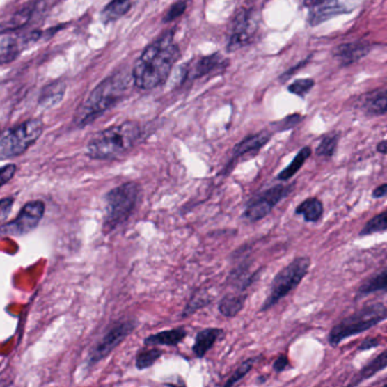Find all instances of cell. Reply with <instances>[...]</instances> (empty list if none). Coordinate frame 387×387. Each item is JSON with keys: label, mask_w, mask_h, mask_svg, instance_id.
<instances>
[{"label": "cell", "mask_w": 387, "mask_h": 387, "mask_svg": "<svg viewBox=\"0 0 387 387\" xmlns=\"http://www.w3.org/2000/svg\"><path fill=\"white\" fill-rule=\"evenodd\" d=\"M179 57L180 50L173 42V32H168L148 46L139 58L132 73L134 84L143 91L160 86L169 77Z\"/></svg>", "instance_id": "cell-1"}, {"label": "cell", "mask_w": 387, "mask_h": 387, "mask_svg": "<svg viewBox=\"0 0 387 387\" xmlns=\"http://www.w3.org/2000/svg\"><path fill=\"white\" fill-rule=\"evenodd\" d=\"M130 79H133V76L125 72H118L103 79L76 111L74 118L76 126L83 128L92 124L104 112L116 106L129 88Z\"/></svg>", "instance_id": "cell-2"}, {"label": "cell", "mask_w": 387, "mask_h": 387, "mask_svg": "<svg viewBox=\"0 0 387 387\" xmlns=\"http://www.w3.org/2000/svg\"><path fill=\"white\" fill-rule=\"evenodd\" d=\"M142 135L137 121H125L95 134L86 146V155L95 160H110L125 155Z\"/></svg>", "instance_id": "cell-3"}, {"label": "cell", "mask_w": 387, "mask_h": 387, "mask_svg": "<svg viewBox=\"0 0 387 387\" xmlns=\"http://www.w3.org/2000/svg\"><path fill=\"white\" fill-rule=\"evenodd\" d=\"M385 319H387L386 305L376 303L365 306L335 324L329 333L327 340L331 347H338L345 340L370 330Z\"/></svg>", "instance_id": "cell-4"}, {"label": "cell", "mask_w": 387, "mask_h": 387, "mask_svg": "<svg viewBox=\"0 0 387 387\" xmlns=\"http://www.w3.org/2000/svg\"><path fill=\"white\" fill-rule=\"evenodd\" d=\"M139 184L126 182L113 188L106 195V214L103 218V231L111 232L125 223L136 209L139 200Z\"/></svg>", "instance_id": "cell-5"}, {"label": "cell", "mask_w": 387, "mask_h": 387, "mask_svg": "<svg viewBox=\"0 0 387 387\" xmlns=\"http://www.w3.org/2000/svg\"><path fill=\"white\" fill-rule=\"evenodd\" d=\"M45 130L41 119H30L0 135V160L19 157L37 142Z\"/></svg>", "instance_id": "cell-6"}, {"label": "cell", "mask_w": 387, "mask_h": 387, "mask_svg": "<svg viewBox=\"0 0 387 387\" xmlns=\"http://www.w3.org/2000/svg\"><path fill=\"white\" fill-rule=\"evenodd\" d=\"M309 267L310 258H297L290 264H287L285 269H282L276 278H273L269 297L264 301L260 312H267L272 308L273 306L294 290L308 273Z\"/></svg>", "instance_id": "cell-7"}, {"label": "cell", "mask_w": 387, "mask_h": 387, "mask_svg": "<svg viewBox=\"0 0 387 387\" xmlns=\"http://www.w3.org/2000/svg\"><path fill=\"white\" fill-rule=\"evenodd\" d=\"M46 205L42 200H32L25 204L19 214L12 222L3 224L0 227V235H12V236H23L31 232L39 226L41 219L45 215Z\"/></svg>", "instance_id": "cell-8"}, {"label": "cell", "mask_w": 387, "mask_h": 387, "mask_svg": "<svg viewBox=\"0 0 387 387\" xmlns=\"http://www.w3.org/2000/svg\"><path fill=\"white\" fill-rule=\"evenodd\" d=\"M291 191L290 186L278 184L276 187L269 188L262 195L251 200V204L245 210L244 216L249 221H260L271 213L274 207L281 202Z\"/></svg>", "instance_id": "cell-9"}, {"label": "cell", "mask_w": 387, "mask_h": 387, "mask_svg": "<svg viewBox=\"0 0 387 387\" xmlns=\"http://www.w3.org/2000/svg\"><path fill=\"white\" fill-rule=\"evenodd\" d=\"M136 327V323L134 321H125L116 324L106 335L103 336L97 345L92 349L90 354V363H97L109 356L112 351L115 350L121 342L124 341L130 333L133 332Z\"/></svg>", "instance_id": "cell-10"}, {"label": "cell", "mask_w": 387, "mask_h": 387, "mask_svg": "<svg viewBox=\"0 0 387 387\" xmlns=\"http://www.w3.org/2000/svg\"><path fill=\"white\" fill-rule=\"evenodd\" d=\"M258 25V17L255 15L254 10H242L233 22L228 42V50L236 52L238 49L247 46L255 37Z\"/></svg>", "instance_id": "cell-11"}, {"label": "cell", "mask_w": 387, "mask_h": 387, "mask_svg": "<svg viewBox=\"0 0 387 387\" xmlns=\"http://www.w3.org/2000/svg\"><path fill=\"white\" fill-rule=\"evenodd\" d=\"M363 1V0H323L317 6L310 8L309 24L315 26L334 16L357 10Z\"/></svg>", "instance_id": "cell-12"}, {"label": "cell", "mask_w": 387, "mask_h": 387, "mask_svg": "<svg viewBox=\"0 0 387 387\" xmlns=\"http://www.w3.org/2000/svg\"><path fill=\"white\" fill-rule=\"evenodd\" d=\"M228 66V61L220 54L205 56L197 59L194 64L184 68V79H197L210 75L214 72H220Z\"/></svg>", "instance_id": "cell-13"}, {"label": "cell", "mask_w": 387, "mask_h": 387, "mask_svg": "<svg viewBox=\"0 0 387 387\" xmlns=\"http://www.w3.org/2000/svg\"><path fill=\"white\" fill-rule=\"evenodd\" d=\"M372 50V47L368 43L352 42L341 45L339 48L335 49L334 57L339 61L342 66L354 64L360 59H363L365 56L368 55Z\"/></svg>", "instance_id": "cell-14"}, {"label": "cell", "mask_w": 387, "mask_h": 387, "mask_svg": "<svg viewBox=\"0 0 387 387\" xmlns=\"http://www.w3.org/2000/svg\"><path fill=\"white\" fill-rule=\"evenodd\" d=\"M385 368H387V349L383 351L381 354L376 356L374 359L369 360L368 363L360 368L359 372L354 375V377L351 379L347 387H356L361 384L363 381H367L369 378L375 376L378 372H383Z\"/></svg>", "instance_id": "cell-15"}, {"label": "cell", "mask_w": 387, "mask_h": 387, "mask_svg": "<svg viewBox=\"0 0 387 387\" xmlns=\"http://www.w3.org/2000/svg\"><path fill=\"white\" fill-rule=\"evenodd\" d=\"M271 137H272V133H269L267 130H263V132L254 134V135H249V136L242 139L239 144H237L235 146L232 155L233 159L260 151V148H263L264 145H267Z\"/></svg>", "instance_id": "cell-16"}, {"label": "cell", "mask_w": 387, "mask_h": 387, "mask_svg": "<svg viewBox=\"0 0 387 387\" xmlns=\"http://www.w3.org/2000/svg\"><path fill=\"white\" fill-rule=\"evenodd\" d=\"M223 331L216 327L204 329L197 334L195 343L193 345V352L197 358H202L207 354V351L212 348L215 342L222 335Z\"/></svg>", "instance_id": "cell-17"}, {"label": "cell", "mask_w": 387, "mask_h": 387, "mask_svg": "<svg viewBox=\"0 0 387 387\" xmlns=\"http://www.w3.org/2000/svg\"><path fill=\"white\" fill-rule=\"evenodd\" d=\"M65 92L66 84L64 82L58 81L49 84L40 94L39 106L43 109H52L64 99Z\"/></svg>", "instance_id": "cell-18"}, {"label": "cell", "mask_w": 387, "mask_h": 387, "mask_svg": "<svg viewBox=\"0 0 387 387\" xmlns=\"http://www.w3.org/2000/svg\"><path fill=\"white\" fill-rule=\"evenodd\" d=\"M363 109L368 115H384L387 112V88L369 93L363 101Z\"/></svg>", "instance_id": "cell-19"}, {"label": "cell", "mask_w": 387, "mask_h": 387, "mask_svg": "<svg viewBox=\"0 0 387 387\" xmlns=\"http://www.w3.org/2000/svg\"><path fill=\"white\" fill-rule=\"evenodd\" d=\"M187 336V332L179 327L173 330L162 331L144 340L146 345H177Z\"/></svg>", "instance_id": "cell-20"}, {"label": "cell", "mask_w": 387, "mask_h": 387, "mask_svg": "<svg viewBox=\"0 0 387 387\" xmlns=\"http://www.w3.org/2000/svg\"><path fill=\"white\" fill-rule=\"evenodd\" d=\"M246 294H228L219 303V312L226 317H235L245 306Z\"/></svg>", "instance_id": "cell-21"}, {"label": "cell", "mask_w": 387, "mask_h": 387, "mask_svg": "<svg viewBox=\"0 0 387 387\" xmlns=\"http://www.w3.org/2000/svg\"><path fill=\"white\" fill-rule=\"evenodd\" d=\"M323 212V203L315 197L303 200L296 209V214L303 215L307 222H317L322 218Z\"/></svg>", "instance_id": "cell-22"}, {"label": "cell", "mask_w": 387, "mask_h": 387, "mask_svg": "<svg viewBox=\"0 0 387 387\" xmlns=\"http://www.w3.org/2000/svg\"><path fill=\"white\" fill-rule=\"evenodd\" d=\"M310 155H312V148H309V146H305V148H301L298 152V155L294 157L292 162L285 170H282L281 173H278V180L285 182V180L292 178L301 169V166L305 164L306 161L308 160V157Z\"/></svg>", "instance_id": "cell-23"}, {"label": "cell", "mask_w": 387, "mask_h": 387, "mask_svg": "<svg viewBox=\"0 0 387 387\" xmlns=\"http://www.w3.org/2000/svg\"><path fill=\"white\" fill-rule=\"evenodd\" d=\"M21 52V43L16 38H3L0 41V65L15 61Z\"/></svg>", "instance_id": "cell-24"}, {"label": "cell", "mask_w": 387, "mask_h": 387, "mask_svg": "<svg viewBox=\"0 0 387 387\" xmlns=\"http://www.w3.org/2000/svg\"><path fill=\"white\" fill-rule=\"evenodd\" d=\"M378 291H387V269L363 282L358 290V296H367Z\"/></svg>", "instance_id": "cell-25"}, {"label": "cell", "mask_w": 387, "mask_h": 387, "mask_svg": "<svg viewBox=\"0 0 387 387\" xmlns=\"http://www.w3.org/2000/svg\"><path fill=\"white\" fill-rule=\"evenodd\" d=\"M132 0H111L102 12V19L106 23L116 21L129 10Z\"/></svg>", "instance_id": "cell-26"}, {"label": "cell", "mask_w": 387, "mask_h": 387, "mask_svg": "<svg viewBox=\"0 0 387 387\" xmlns=\"http://www.w3.org/2000/svg\"><path fill=\"white\" fill-rule=\"evenodd\" d=\"M162 350L160 349H143L139 350L136 354V368L139 370L150 368L155 365L157 359H160L162 356Z\"/></svg>", "instance_id": "cell-27"}, {"label": "cell", "mask_w": 387, "mask_h": 387, "mask_svg": "<svg viewBox=\"0 0 387 387\" xmlns=\"http://www.w3.org/2000/svg\"><path fill=\"white\" fill-rule=\"evenodd\" d=\"M387 230V209L379 214L370 219L363 230L360 231V236H368L372 233L383 232Z\"/></svg>", "instance_id": "cell-28"}, {"label": "cell", "mask_w": 387, "mask_h": 387, "mask_svg": "<svg viewBox=\"0 0 387 387\" xmlns=\"http://www.w3.org/2000/svg\"><path fill=\"white\" fill-rule=\"evenodd\" d=\"M338 144H339V137L334 134L327 135L322 139L319 145L316 148V155L318 157H333L336 152V148H338Z\"/></svg>", "instance_id": "cell-29"}, {"label": "cell", "mask_w": 387, "mask_h": 387, "mask_svg": "<svg viewBox=\"0 0 387 387\" xmlns=\"http://www.w3.org/2000/svg\"><path fill=\"white\" fill-rule=\"evenodd\" d=\"M255 359L251 358V359L246 360L244 363L240 365L238 368L235 370L230 378L228 379L227 383L224 384L223 387H233L238 383V381H242V378L245 377L249 372H251L253 367H254Z\"/></svg>", "instance_id": "cell-30"}, {"label": "cell", "mask_w": 387, "mask_h": 387, "mask_svg": "<svg viewBox=\"0 0 387 387\" xmlns=\"http://www.w3.org/2000/svg\"><path fill=\"white\" fill-rule=\"evenodd\" d=\"M210 301H211V299H210L206 294H195L191 298V301L188 303V305L186 306V308H184V313H182V316L184 317L191 316L194 313H196L198 309L203 308L206 305H209Z\"/></svg>", "instance_id": "cell-31"}, {"label": "cell", "mask_w": 387, "mask_h": 387, "mask_svg": "<svg viewBox=\"0 0 387 387\" xmlns=\"http://www.w3.org/2000/svg\"><path fill=\"white\" fill-rule=\"evenodd\" d=\"M315 82L312 79H297L292 84L289 85V92L296 94L298 97H305L313 88H314Z\"/></svg>", "instance_id": "cell-32"}, {"label": "cell", "mask_w": 387, "mask_h": 387, "mask_svg": "<svg viewBox=\"0 0 387 387\" xmlns=\"http://www.w3.org/2000/svg\"><path fill=\"white\" fill-rule=\"evenodd\" d=\"M34 7H25L23 10L16 13L15 15L13 16V19L10 22V28L8 29H17L21 28L23 25L26 24L31 19L32 13H33Z\"/></svg>", "instance_id": "cell-33"}, {"label": "cell", "mask_w": 387, "mask_h": 387, "mask_svg": "<svg viewBox=\"0 0 387 387\" xmlns=\"http://www.w3.org/2000/svg\"><path fill=\"white\" fill-rule=\"evenodd\" d=\"M186 10V3L184 1H177L170 7L169 10L166 13L164 22H173L175 19H178L179 16H182Z\"/></svg>", "instance_id": "cell-34"}, {"label": "cell", "mask_w": 387, "mask_h": 387, "mask_svg": "<svg viewBox=\"0 0 387 387\" xmlns=\"http://www.w3.org/2000/svg\"><path fill=\"white\" fill-rule=\"evenodd\" d=\"M17 166L16 164H10L0 168V188L3 187L7 182L12 180L13 177L15 175Z\"/></svg>", "instance_id": "cell-35"}, {"label": "cell", "mask_w": 387, "mask_h": 387, "mask_svg": "<svg viewBox=\"0 0 387 387\" xmlns=\"http://www.w3.org/2000/svg\"><path fill=\"white\" fill-rule=\"evenodd\" d=\"M13 204H14L13 197H7L0 200V221H3L8 216L12 211Z\"/></svg>", "instance_id": "cell-36"}, {"label": "cell", "mask_w": 387, "mask_h": 387, "mask_svg": "<svg viewBox=\"0 0 387 387\" xmlns=\"http://www.w3.org/2000/svg\"><path fill=\"white\" fill-rule=\"evenodd\" d=\"M290 365V361L287 359V356H280V357L276 358V361L273 363V369L276 370V372H285V369Z\"/></svg>", "instance_id": "cell-37"}, {"label": "cell", "mask_w": 387, "mask_h": 387, "mask_svg": "<svg viewBox=\"0 0 387 387\" xmlns=\"http://www.w3.org/2000/svg\"><path fill=\"white\" fill-rule=\"evenodd\" d=\"M379 345V340L377 339H367L363 341V343L359 345L358 350L359 351H367L370 350V349L376 348Z\"/></svg>", "instance_id": "cell-38"}, {"label": "cell", "mask_w": 387, "mask_h": 387, "mask_svg": "<svg viewBox=\"0 0 387 387\" xmlns=\"http://www.w3.org/2000/svg\"><path fill=\"white\" fill-rule=\"evenodd\" d=\"M372 196L375 198L387 196V184H381L372 191Z\"/></svg>", "instance_id": "cell-39"}, {"label": "cell", "mask_w": 387, "mask_h": 387, "mask_svg": "<svg viewBox=\"0 0 387 387\" xmlns=\"http://www.w3.org/2000/svg\"><path fill=\"white\" fill-rule=\"evenodd\" d=\"M323 0H303V5L309 8L317 6L318 3H321Z\"/></svg>", "instance_id": "cell-40"}, {"label": "cell", "mask_w": 387, "mask_h": 387, "mask_svg": "<svg viewBox=\"0 0 387 387\" xmlns=\"http://www.w3.org/2000/svg\"><path fill=\"white\" fill-rule=\"evenodd\" d=\"M377 151L381 152V153H383V155L387 153V139H385V141H381V143H378Z\"/></svg>", "instance_id": "cell-41"}, {"label": "cell", "mask_w": 387, "mask_h": 387, "mask_svg": "<svg viewBox=\"0 0 387 387\" xmlns=\"http://www.w3.org/2000/svg\"><path fill=\"white\" fill-rule=\"evenodd\" d=\"M379 387H387V381L386 383H385V384L381 385V386Z\"/></svg>", "instance_id": "cell-42"}, {"label": "cell", "mask_w": 387, "mask_h": 387, "mask_svg": "<svg viewBox=\"0 0 387 387\" xmlns=\"http://www.w3.org/2000/svg\"><path fill=\"white\" fill-rule=\"evenodd\" d=\"M0 135H1V128H0Z\"/></svg>", "instance_id": "cell-43"}]
</instances>
